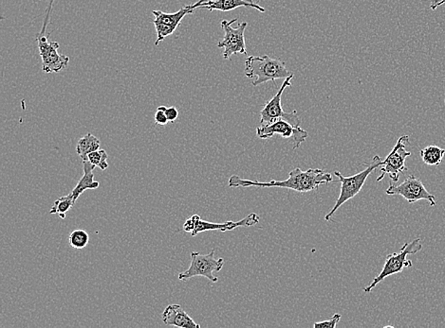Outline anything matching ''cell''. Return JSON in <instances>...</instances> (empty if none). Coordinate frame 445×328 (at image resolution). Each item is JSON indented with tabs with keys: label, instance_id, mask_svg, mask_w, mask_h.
Wrapping results in <instances>:
<instances>
[{
	"label": "cell",
	"instance_id": "17",
	"mask_svg": "<svg viewBox=\"0 0 445 328\" xmlns=\"http://www.w3.org/2000/svg\"><path fill=\"white\" fill-rule=\"evenodd\" d=\"M100 144L99 138L94 137L92 133H87L78 140L76 153L82 160L86 159L87 154L100 150Z\"/></svg>",
	"mask_w": 445,
	"mask_h": 328
},
{
	"label": "cell",
	"instance_id": "7",
	"mask_svg": "<svg viewBox=\"0 0 445 328\" xmlns=\"http://www.w3.org/2000/svg\"><path fill=\"white\" fill-rule=\"evenodd\" d=\"M225 266L223 258H215V250L202 255L199 252L191 253V264L189 268L183 273L178 274V278L181 281L186 282L193 277L202 276L209 279L212 283L218 281V277L214 276L215 271H220Z\"/></svg>",
	"mask_w": 445,
	"mask_h": 328
},
{
	"label": "cell",
	"instance_id": "15",
	"mask_svg": "<svg viewBox=\"0 0 445 328\" xmlns=\"http://www.w3.org/2000/svg\"><path fill=\"white\" fill-rule=\"evenodd\" d=\"M239 7L253 8L258 12L265 13V9L253 0H210L207 3L202 5L199 9H207L210 12L213 10L229 12V10L238 9Z\"/></svg>",
	"mask_w": 445,
	"mask_h": 328
},
{
	"label": "cell",
	"instance_id": "1",
	"mask_svg": "<svg viewBox=\"0 0 445 328\" xmlns=\"http://www.w3.org/2000/svg\"><path fill=\"white\" fill-rule=\"evenodd\" d=\"M334 182L332 175L330 172L320 169H309L302 170L299 167H295L289 173V177L284 181H270V182H260L257 180H247L238 175H232L229 178L228 186L230 188H281L290 189L305 193L318 191L321 185H329Z\"/></svg>",
	"mask_w": 445,
	"mask_h": 328
},
{
	"label": "cell",
	"instance_id": "9",
	"mask_svg": "<svg viewBox=\"0 0 445 328\" xmlns=\"http://www.w3.org/2000/svg\"><path fill=\"white\" fill-rule=\"evenodd\" d=\"M294 76L285 79L281 87L279 88L278 92L266 103L264 108L260 112V125L270 124L273 122L284 119L294 126L300 127L301 121L298 117L297 112L294 111L292 113H287L282 108V95L287 87H292V79Z\"/></svg>",
	"mask_w": 445,
	"mask_h": 328
},
{
	"label": "cell",
	"instance_id": "8",
	"mask_svg": "<svg viewBox=\"0 0 445 328\" xmlns=\"http://www.w3.org/2000/svg\"><path fill=\"white\" fill-rule=\"evenodd\" d=\"M409 144V135H402L397 141L390 154L383 160L382 166L379 167L381 174L377 178V182L382 181L386 175H388L390 180L397 183L400 179V174L407 172L406 160L411 156V153L407 150V145Z\"/></svg>",
	"mask_w": 445,
	"mask_h": 328
},
{
	"label": "cell",
	"instance_id": "23",
	"mask_svg": "<svg viewBox=\"0 0 445 328\" xmlns=\"http://www.w3.org/2000/svg\"><path fill=\"white\" fill-rule=\"evenodd\" d=\"M165 109H167L165 106H160L158 110H157L155 117H154L156 124L164 126V125L167 124V122H169V119H167V114H165Z\"/></svg>",
	"mask_w": 445,
	"mask_h": 328
},
{
	"label": "cell",
	"instance_id": "3",
	"mask_svg": "<svg viewBox=\"0 0 445 328\" xmlns=\"http://www.w3.org/2000/svg\"><path fill=\"white\" fill-rule=\"evenodd\" d=\"M383 160L381 159L379 156H375L372 158V161L369 165H366V169L362 170L356 174L351 176H344L342 173L335 170L334 174L338 177V182L341 184L340 195L338 197L337 202H335L334 207L330 210L329 213L325 217V221H330L332 220L333 216L337 213V210L345 202L353 199L354 197L361 192L362 188L366 183L367 179L372 174L375 170L379 169L382 166Z\"/></svg>",
	"mask_w": 445,
	"mask_h": 328
},
{
	"label": "cell",
	"instance_id": "24",
	"mask_svg": "<svg viewBox=\"0 0 445 328\" xmlns=\"http://www.w3.org/2000/svg\"><path fill=\"white\" fill-rule=\"evenodd\" d=\"M165 114H167V119H169V122H174L177 121L178 117V109L175 107V106H171V107H169L165 109Z\"/></svg>",
	"mask_w": 445,
	"mask_h": 328
},
{
	"label": "cell",
	"instance_id": "4",
	"mask_svg": "<svg viewBox=\"0 0 445 328\" xmlns=\"http://www.w3.org/2000/svg\"><path fill=\"white\" fill-rule=\"evenodd\" d=\"M422 249V241H421L420 237H417L414 241L404 244L399 253H389L386 258L382 271L372 280L369 286L365 288L364 292L367 293L372 292L374 288L379 283L383 281L386 277L401 274L404 269L412 267V261L407 260V257L410 255H416Z\"/></svg>",
	"mask_w": 445,
	"mask_h": 328
},
{
	"label": "cell",
	"instance_id": "13",
	"mask_svg": "<svg viewBox=\"0 0 445 328\" xmlns=\"http://www.w3.org/2000/svg\"><path fill=\"white\" fill-rule=\"evenodd\" d=\"M195 228L192 231L191 236L196 237L202 232L207 231H232L234 229L239 228H251V226L257 225L260 223V218L257 213H251L247 216L246 218H242L238 221H226V223H211V221H206L202 220V218L199 215L195 214Z\"/></svg>",
	"mask_w": 445,
	"mask_h": 328
},
{
	"label": "cell",
	"instance_id": "25",
	"mask_svg": "<svg viewBox=\"0 0 445 328\" xmlns=\"http://www.w3.org/2000/svg\"><path fill=\"white\" fill-rule=\"evenodd\" d=\"M429 2H430V9L432 10H435L442 5L445 4V0H429Z\"/></svg>",
	"mask_w": 445,
	"mask_h": 328
},
{
	"label": "cell",
	"instance_id": "16",
	"mask_svg": "<svg viewBox=\"0 0 445 328\" xmlns=\"http://www.w3.org/2000/svg\"><path fill=\"white\" fill-rule=\"evenodd\" d=\"M100 186V183L94 180V174H93V170H86L84 172V175L80 179L78 184H77L76 188L71 192V195L73 197V199L77 201L79 197L84 193L87 189L93 191V189H97Z\"/></svg>",
	"mask_w": 445,
	"mask_h": 328
},
{
	"label": "cell",
	"instance_id": "21",
	"mask_svg": "<svg viewBox=\"0 0 445 328\" xmlns=\"http://www.w3.org/2000/svg\"><path fill=\"white\" fill-rule=\"evenodd\" d=\"M108 154L105 150H98L87 154V158L84 160H89L96 167L106 170L108 169Z\"/></svg>",
	"mask_w": 445,
	"mask_h": 328
},
{
	"label": "cell",
	"instance_id": "18",
	"mask_svg": "<svg viewBox=\"0 0 445 328\" xmlns=\"http://www.w3.org/2000/svg\"><path fill=\"white\" fill-rule=\"evenodd\" d=\"M421 158L428 166H439L442 164L445 156V149L438 146H428L420 151Z\"/></svg>",
	"mask_w": 445,
	"mask_h": 328
},
{
	"label": "cell",
	"instance_id": "12",
	"mask_svg": "<svg viewBox=\"0 0 445 328\" xmlns=\"http://www.w3.org/2000/svg\"><path fill=\"white\" fill-rule=\"evenodd\" d=\"M278 135L285 140H292L294 150L299 148L301 144L308 138V132L301 127L294 126L284 119H279L270 124L260 125L257 128V135L260 140H270Z\"/></svg>",
	"mask_w": 445,
	"mask_h": 328
},
{
	"label": "cell",
	"instance_id": "20",
	"mask_svg": "<svg viewBox=\"0 0 445 328\" xmlns=\"http://www.w3.org/2000/svg\"><path fill=\"white\" fill-rule=\"evenodd\" d=\"M90 242V236L83 229H77L69 234V244L73 249L81 250L87 246Z\"/></svg>",
	"mask_w": 445,
	"mask_h": 328
},
{
	"label": "cell",
	"instance_id": "6",
	"mask_svg": "<svg viewBox=\"0 0 445 328\" xmlns=\"http://www.w3.org/2000/svg\"><path fill=\"white\" fill-rule=\"evenodd\" d=\"M209 1L210 0H199L196 3L188 5V6L173 13H167L162 12V10H152V13L155 17V20L152 21V23L155 26L157 31L156 46H158L160 43L164 41L167 37L172 36L175 33L176 29L180 27L181 22L186 15H192L195 10L199 9L202 5Z\"/></svg>",
	"mask_w": 445,
	"mask_h": 328
},
{
	"label": "cell",
	"instance_id": "19",
	"mask_svg": "<svg viewBox=\"0 0 445 328\" xmlns=\"http://www.w3.org/2000/svg\"><path fill=\"white\" fill-rule=\"evenodd\" d=\"M76 202V200L73 199L71 194L61 197L53 204L52 209L50 210V214L58 215L61 218H65L66 213L73 207Z\"/></svg>",
	"mask_w": 445,
	"mask_h": 328
},
{
	"label": "cell",
	"instance_id": "2",
	"mask_svg": "<svg viewBox=\"0 0 445 328\" xmlns=\"http://www.w3.org/2000/svg\"><path fill=\"white\" fill-rule=\"evenodd\" d=\"M244 73L247 78H257L252 82L253 87L294 76L292 72L288 70L285 62L268 55L248 57L245 61Z\"/></svg>",
	"mask_w": 445,
	"mask_h": 328
},
{
	"label": "cell",
	"instance_id": "11",
	"mask_svg": "<svg viewBox=\"0 0 445 328\" xmlns=\"http://www.w3.org/2000/svg\"><path fill=\"white\" fill-rule=\"evenodd\" d=\"M238 21V18L228 21H221L220 25L225 31V37L218 44L220 49H225L223 52V58L226 60L231 59L234 54H245L247 55L246 43H245V29H246L248 23L242 22L239 24L238 28H233L232 25Z\"/></svg>",
	"mask_w": 445,
	"mask_h": 328
},
{
	"label": "cell",
	"instance_id": "14",
	"mask_svg": "<svg viewBox=\"0 0 445 328\" xmlns=\"http://www.w3.org/2000/svg\"><path fill=\"white\" fill-rule=\"evenodd\" d=\"M162 322L164 325L181 328L201 327L180 305L167 306L162 312Z\"/></svg>",
	"mask_w": 445,
	"mask_h": 328
},
{
	"label": "cell",
	"instance_id": "5",
	"mask_svg": "<svg viewBox=\"0 0 445 328\" xmlns=\"http://www.w3.org/2000/svg\"><path fill=\"white\" fill-rule=\"evenodd\" d=\"M55 0H50L49 7H48L46 17L43 28L40 31L39 36L37 37V44H38L39 54L42 59V66L45 73H57L68 66L69 63V56L60 54L58 52L59 44L57 42H50L48 40L45 31L47 29V24L50 20V10H52V3Z\"/></svg>",
	"mask_w": 445,
	"mask_h": 328
},
{
	"label": "cell",
	"instance_id": "22",
	"mask_svg": "<svg viewBox=\"0 0 445 328\" xmlns=\"http://www.w3.org/2000/svg\"><path fill=\"white\" fill-rule=\"evenodd\" d=\"M341 318H342V316H341L340 314L337 313V314H334V315H333L332 318L329 320H326V321L316 322V324L313 325V327L314 328H335L337 327V325L339 324L341 321Z\"/></svg>",
	"mask_w": 445,
	"mask_h": 328
},
{
	"label": "cell",
	"instance_id": "10",
	"mask_svg": "<svg viewBox=\"0 0 445 328\" xmlns=\"http://www.w3.org/2000/svg\"><path fill=\"white\" fill-rule=\"evenodd\" d=\"M388 195H399L407 200L409 204L419 201H428L430 207H436V197L425 188L422 181L414 175L407 176L400 185H390L386 189Z\"/></svg>",
	"mask_w": 445,
	"mask_h": 328
},
{
	"label": "cell",
	"instance_id": "26",
	"mask_svg": "<svg viewBox=\"0 0 445 328\" xmlns=\"http://www.w3.org/2000/svg\"><path fill=\"white\" fill-rule=\"evenodd\" d=\"M444 103H445V100H444Z\"/></svg>",
	"mask_w": 445,
	"mask_h": 328
}]
</instances>
